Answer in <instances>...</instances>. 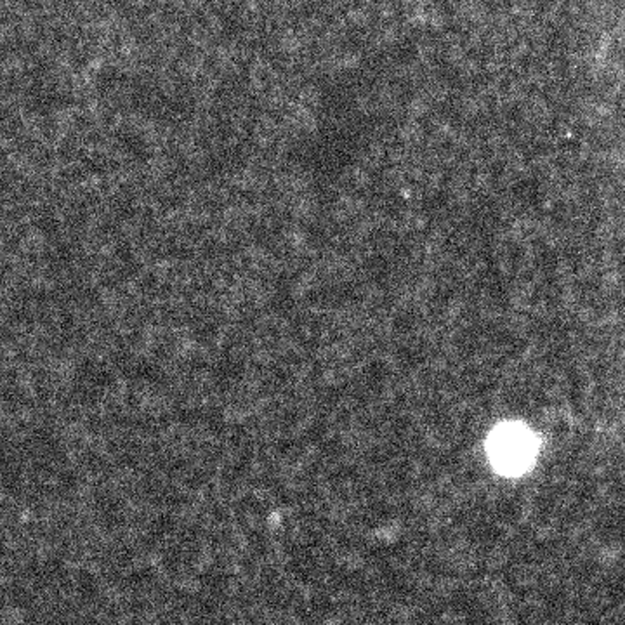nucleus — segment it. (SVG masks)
Here are the masks:
<instances>
[{
    "mask_svg": "<svg viewBox=\"0 0 625 625\" xmlns=\"http://www.w3.org/2000/svg\"><path fill=\"white\" fill-rule=\"evenodd\" d=\"M537 450L538 443L534 432L518 422L499 425L488 438L490 460L504 476H518L528 471L537 457Z\"/></svg>",
    "mask_w": 625,
    "mask_h": 625,
    "instance_id": "f257e3e1",
    "label": "nucleus"
}]
</instances>
